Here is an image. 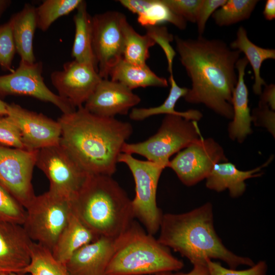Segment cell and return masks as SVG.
Listing matches in <instances>:
<instances>
[{"label": "cell", "instance_id": "23", "mask_svg": "<svg viewBox=\"0 0 275 275\" xmlns=\"http://www.w3.org/2000/svg\"><path fill=\"white\" fill-rule=\"evenodd\" d=\"M9 21L11 25L16 52L20 57V61L29 63L36 62L33 45L37 28L36 7L25 4Z\"/></svg>", "mask_w": 275, "mask_h": 275}, {"label": "cell", "instance_id": "13", "mask_svg": "<svg viewBox=\"0 0 275 275\" xmlns=\"http://www.w3.org/2000/svg\"><path fill=\"white\" fill-rule=\"evenodd\" d=\"M225 161L228 159L222 147L213 139L202 136L178 152L168 167L183 184L191 186L206 179L215 164Z\"/></svg>", "mask_w": 275, "mask_h": 275}, {"label": "cell", "instance_id": "39", "mask_svg": "<svg viewBox=\"0 0 275 275\" xmlns=\"http://www.w3.org/2000/svg\"><path fill=\"white\" fill-rule=\"evenodd\" d=\"M226 1L227 0H202L196 20L199 36H202L204 33L209 17Z\"/></svg>", "mask_w": 275, "mask_h": 275}, {"label": "cell", "instance_id": "44", "mask_svg": "<svg viewBox=\"0 0 275 275\" xmlns=\"http://www.w3.org/2000/svg\"><path fill=\"white\" fill-rule=\"evenodd\" d=\"M7 103L3 101L0 98V117L7 115Z\"/></svg>", "mask_w": 275, "mask_h": 275}, {"label": "cell", "instance_id": "41", "mask_svg": "<svg viewBox=\"0 0 275 275\" xmlns=\"http://www.w3.org/2000/svg\"><path fill=\"white\" fill-rule=\"evenodd\" d=\"M154 275H209L206 265H195L193 269L187 273H173L172 271H163Z\"/></svg>", "mask_w": 275, "mask_h": 275}, {"label": "cell", "instance_id": "18", "mask_svg": "<svg viewBox=\"0 0 275 275\" xmlns=\"http://www.w3.org/2000/svg\"><path fill=\"white\" fill-rule=\"evenodd\" d=\"M116 239L101 236L76 251L66 264L71 275H105Z\"/></svg>", "mask_w": 275, "mask_h": 275}, {"label": "cell", "instance_id": "12", "mask_svg": "<svg viewBox=\"0 0 275 275\" xmlns=\"http://www.w3.org/2000/svg\"><path fill=\"white\" fill-rule=\"evenodd\" d=\"M42 72L41 62L29 63L20 61L16 70L0 75V98L9 95L29 96L51 103L63 114L74 112L77 108L46 86Z\"/></svg>", "mask_w": 275, "mask_h": 275}, {"label": "cell", "instance_id": "4", "mask_svg": "<svg viewBox=\"0 0 275 275\" xmlns=\"http://www.w3.org/2000/svg\"><path fill=\"white\" fill-rule=\"evenodd\" d=\"M71 204L73 212L98 237L116 239L134 218L131 200L111 176L89 175Z\"/></svg>", "mask_w": 275, "mask_h": 275}, {"label": "cell", "instance_id": "5", "mask_svg": "<svg viewBox=\"0 0 275 275\" xmlns=\"http://www.w3.org/2000/svg\"><path fill=\"white\" fill-rule=\"evenodd\" d=\"M184 266L168 248L133 221L115 240L105 275H143L175 271Z\"/></svg>", "mask_w": 275, "mask_h": 275}, {"label": "cell", "instance_id": "17", "mask_svg": "<svg viewBox=\"0 0 275 275\" xmlns=\"http://www.w3.org/2000/svg\"><path fill=\"white\" fill-rule=\"evenodd\" d=\"M33 243L22 225L0 222V272L23 273Z\"/></svg>", "mask_w": 275, "mask_h": 275}, {"label": "cell", "instance_id": "1", "mask_svg": "<svg viewBox=\"0 0 275 275\" xmlns=\"http://www.w3.org/2000/svg\"><path fill=\"white\" fill-rule=\"evenodd\" d=\"M174 40L179 60L191 82L185 100L204 104L215 113L232 119V96L237 81L236 64L241 52L222 40L202 36L187 39L175 36Z\"/></svg>", "mask_w": 275, "mask_h": 275}, {"label": "cell", "instance_id": "20", "mask_svg": "<svg viewBox=\"0 0 275 275\" xmlns=\"http://www.w3.org/2000/svg\"><path fill=\"white\" fill-rule=\"evenodd\" d=\"M269 158L262 165L249 171H241L230 162H218L214 164L206 178V186L217 192L228 189L232 198L241 196L246 189L245 181L260 176L261 169L268 165L273 159Z\"/></svg>", "mask_w": 275, "mask_h": 275}, {"label": "cell", "instance_id": "15", "mask_svg": "<svg viewBox=\"0 0 275 275\" xmlns=\"http://www.w3.org/2000/svg\"><path fill=\"white\" fill-rule=\"evenodd\" d=\"M102 79L93 66L74 60L65 63L62 70L50 74L58 95L76 108L83 106Z\"/></svg>", "mask_w": 275, "mask_h": 275}, {"label": "cell", "instance_id": "34", "mask_svg": "<svg viewBox=\"0 0 275 275\" xmlns=\"http://www.w3.org/2000/svg\"><path fill=\"white\" fill-rule=\"evenodd\" d=\"M146 33L155 42L158 44L163 49L168 64V71L170 74H173V62L176 55V52L170 42L174 39V37L169 33L168 29L164 26H149L145 27Z\"/></svg>", "mask_w": 275, "mask_h": 275}, {"label": "cell", "instance_id": "42", "mask_svg": "<svg viewBox=\"0 0 275 275\" xmlns=\"http://www.w3.org/2000/svg\"><path fill=\"white\" fill-rule=\"evenodd\" d=\"M264 18L268 20L275 18V1L267 0L263 12Z\"/></svg>", "mask_w": 275, "mask_h": 275}, {"label": "cell", "instance_id": "14", "mask_svg": "<svg viewBox=\"0 0 275 275\" xmlns=\"http://www.w3.org/2000/svg\"><path fill=\"white\" fill-rule=\"evenodd\" d=\"M7 116L20 131L26 150L37 151L60 143L61 127L58 120L29 111L15 103H7Z\"/></svg>", "mask_w": 275, "mask_h": 275}, {"label": "cell", "instance_id": "9", "mask_svg": "<svg viewBox=\"0 0 275 275\" xmlns=\"http://www.w3.org/2000/svg\"><path fill=\"white\" fill-rule=\"evenodd\" d=\"M36 166L48 179V190L71 201L89 175L60 143L39 150Z\"/></svg>", "mask_w": 275, "mask_h": 275}, {"label": "cell", "instance_id": "30", "mask_svg": "<svg viewBox=\"0 0 275 275\" xmlns=\"http://www.w3.org/2000/svg\"><path fill=\"white\" fill-rule=\"evenodd\" d=\"M82 0H45L36 7L37 28L47 31L60 17L76 10Z\"/></svg>", "mask_w": 275, "mask_h": 275}, {"label": "cell", "instance_id": "28", "mask_svg": "<svg viewBox=\"0 0 275 275\" xmlns=\"http://www.w3.org/2000/svg\"><path fill=\"white\" fill-rule=\"evenodd\" d=\"M124 38L123 59L137 65H146L150 57L149 49L156 43L147 33L142 35L128 23L126 17L122 24Z\"/></svg>", "mask_w": 275, "mask_h": 275}, {"label": "cell", "instance_id": "40", "mask_svg": "<svg viewBox=\"0 0 275 275\" xmlns=\"http://www.w3.org/2000/svg\"><path fill=\"white\" fill-rule=\"evenodd\" d=\"M260 95L258 105H266L271 110H275V85L271 84L265 86Z\"/></svg>", "mask_w": 275, "mask_h": 275}, {"label": "cell", "instance_id": "22", "mask_svg": "<svg viewBox=\"0 0 275 275\" xmlns=\"http://www.w3.org/2000/svg\"><path fill=\"white\" fill-rule=\"evenodd\" d=\"M98 238L72 211L51 250L52 255L66 266L76 251Z\"/></svg>", "mask_w": 275, "mask_h": 275}, {"label": "cell", "instance_id": "29", "mask_svg": "<svg viewBox=\"0 0 275 275\" xmlns=\"http://www.w3.org/2000/svg\"><path fill=\"white\" fill-rule=\"evenodd\" d=\"M23 273H29L30 275H71L66 266L54 258L49 249L35 242L32 245L31 262Z\"/></svg>", "mask_w": 275, "mask_h": 275}, {"label": "cell", "instance_id": "31", "mask_svg": "<svg viewBox=\"0 0 275 275\" xmlns=\"http://www.w3.org/2000/svg\"><path fill=\"white\" fill-rule=\"evenodd\" d=\"M259 1L228 0L211 15L215 23L227 26L249 19Z\"/></svg>", "mask_w": 275, "mask_h": 275}, {"label": "cell", "instance_id": "8", "mask_svg": "<svg viewBox=\"0 0 275 275\" xmlns=\"http://www.w3.org/2000/svg\"><path fill=\"white\" fill-rule=\"evenodd\" d=\"M118 162L127 165L135 182V196L131 200L134 217L142 223L148 233L153 235L159 230L163 215L157 205L156 192L160 176L166 168L125 153L120 154Z\"/></svg>", "mask_w": 275, "mask_h": 275}, {"label": "cell", "instance_id": "26", "mask_svg": "<svg viewBox=\"0 0 275 275\" xmlns=\"http://www.w3.org/2000/svg\"><path fill=\"white\" fill-rule=\"evenodd\" d=\"M171 88L169 95L164 102L156 107L148 108H133L129 113L130 119L139 121H143L153 116L166 114L180 116L185 119L198 122L202 117V113L195 109H189L185 112H178L175 107L177 102L186 94L188 88L179 86L173 76L170 74L169 78Z\"/></svg>", "mask_w": 275, "mask_h": 275}, {"label": "cell", "instance_id": "36", "mask_svg": "<svg viewBox=\"0 0 275 275\" xmlns=\"http://www.w3.org/2000/svg\"><path fill=\"white\" fill-rule=\"evenodd\" d=\"M206 266L209 275H266L267 269V264L264 261H260L250 268L242 270L226 268L211 259L206 261Z\"/></svg>", "mask_w": 275, "mask_h": 275}, {"label": "cell", "instance_id": "19", "mask_svg": "<svg viewBox=\"0 0 275 275\" xmlns=\"http://www.w3.org/2000/svg\"><path fill=\"white\" fill-rule=\"evenodd\" d=\"M248 63L244 57L239 58L236 64L237 81L231 100L233 116L228 127L229 138L240 143L252 132V120L249 107V91L244 80L245 70Z\"/></svg>", "mask_w": 275, "mask_h": 275}, {"label": "cell", "instance_id": "2", "mask_svg": "<svg viewBox=\"0 0 275 275\" xmlns=\"http://www.w3.org/2000/svg\"><path fill=\"white\" fill-rule=\"evenodd\" d=\"M60 143L89 175L112 176L123 145L133 132L131 124L95 115L84 106L63 114Z\"/></svg>", "mask_w": 275, "mask_h": 275}, {"label": "cell", "instance_id": "38", "mask_svg": "<svg viewBox=\"0 0 275 275\" xmlns=\"http://www.w3.org/2000/svg\"><path fill=\"white\" fill-rule=\"evenodd\" d=\"M252 122L256 126L265 127L274 138L275 112L266 105H258L251 114Z\"/></svg>", "mask_w": 275, "mask_h": 275}, {"label": "cell", "instance_id": "43", "mask_svg": "<svg viewBox=\"0 0 275 275\" xmlns=\"http://www.w3.org/2000/svg\"><path fill=\"white\" fill-rule=\"evenodd\" d=\"M10 1L0 0V17H1L4 12L10 6Z\"/></svg>", "mask_w": 275, "mask_h": 275}, {"label": "cell", "instance_id": "21", "mask_svg": "<svg viewBox=\"0 0 275 275\" xmlns=\"http://www.w3.org/2000/svg\"><path fill=\"white\" fill-rule=\"evenodd\" d=\"M121 5L138 15L142 26L158 25L164 22L174 25L181 30L186 28V21L174 13L163 0H120Z\"/></svg>", "mask_w": 275, "mask_h": 275}, {"label": "cell", "instance_id": "3", "mask_svg": "<svg viewBox=\"0 0 275 275\" xmlns=\"http://www.w3.org/2000/svg\"><path fill=\"white\" fill-rule=\"evenodd\" d=\"M213 224V207L209 202L185 213L164 214L157 240L187 258L193 265H206V261L212 259L224 261L232 269L254 265L250 258L237 255L224 245Z\"/></svg>", "mask_w": 275, "mask_h": 275}, {"label": "cell", "instance_id": "27", "mask_svg": "<svg viewBox=\"0 0 275 275\" xmlns=\"http://www.w3.org/2000/svg\"><path fill=\"white\" fill-rule=\"evenodd\" d=\"M230 47L244 53L245 57L251 64L254 73L253 92L256 95H260L262 86L267 85L260 74L262 64L265 60L275 59V50L262 48L255 45L249 39L246 31L242 26L238 28L236 38L231 43Z\"/></svg>", "mask_w": 275, "mask_h": 275}, {"label": "cell", "instance_id": "11", "mask_svg": "<svg viewBox=\"0 0 275 275\" xmlns=\"http://www.w3.org/2000/svg\"><path fill=\"white\" fill-rule=\"evenodd\" d=\"M125 18L124 14L117 11H107L92 17V46L102 78L108 79L111 69L123 58L122 24Z\"/></svg>", "mask_w": 275, "mask_h": 275}, {"label": "cell", "instance_id": "35", "mask_svg": "<svg viewBox=\"0 0 275 275\" xmlns=\"http://www.w3.org/2000/svg\"><path fill=\"white\" fill-rule=\"evenodd\" d=\"M0 144L26 150L19 128L8 116L0 117Z\"/></svg>", "mask_w": 275, "mask_h": 275}, {"label": "cell", "instance_id": "6", "mask_svg": "<svg viewBox=\"0 0 275 275\" xmlns=\"http://www.w3.org/2000/svg\"><path fill=\"white\" fill-rule=\"evenodd\" d=\"M201 137L197 121L180 116L167 115L155 134L143 142H126L121 153L139 154L167 168L171 156Z\"/></svg>", "mask_w": 275, "mask_h": 275}, {"label": "cell", "instance_id": "32", "mask_svg": "<svg viewBox=\"0 0 275 275\" xmlns=\"http://www.w3.org/2000/svg\"><path fill=\"white\" fill-rule=\"evenodd\" d=\"M25 215V209L0 186V222L23 225Z\"/></svg>", "mask_w": 275, "mask_h": 275}, {"label": "cell", "instance_id": "7", "mask_svg": "<svg viewBox=\"0 0 275 275\" xmlns=\"http://www.w3.org/2000/svg\"><path fill=\"white\" fill-rule=\"evenodd\" d=\"M25 210L27 234L51 251L72 212L71 201L48 190L36 195Z\"/></svg>", "mask_w": 275, "mask_h": 275}, {"label": "cell", "instance_id": "10", "mask_svg": "<svg viewBox=\"0 0 275 275\" xmlns=\"http://www.w3.org/2000/svg\"><path fill=\"white\" fill-rule=\"evenodd\" d=\"M38 151L0 144V186L25 209L36 196L32 180Z\"/></svg>", "mask_w": 275, "mask_h": 275}, {"label": "cell", "instance_id": "16", "mask_svg": "<svg viewBox=\"0 0 275 275\" xmlns=\"http://www.w3.org/2000/svg\"><path fill=\"white\" fill-rule=\"evenodd\" d=\"M141 101L138 95L122 84L102 78L83 106L95 115L115 118L117 115H127Z\"/></svg>", "mask_w": 275, "mask_h": 275}, {"label": "cell", "instance_id": "33", "mask_svg": "<svg viewBox=\"0 0 275 275\" xmlns=\"http://www.w3.org/2000/svg\"><path fill=\"white\" fill-rule=\"evenodd\" d=\"M16 52L9 21L0 25V66L12 72V61Z\"/></svg>", "mask_w": 275, "mask_h": 275}, {"label": "cell", "instance_id": "25", "mask_svg": "<svg viewBox=\"0 0 275 275\" xmlns=\"http://www.w3.org/2000/svg\"><path fill=\"white\" fill-rule=\"evenodd\" d=\"M73 17L75 34L71 50L74 60L93 66L98 72V63L92 46V16L87 11V4L82 1Z\"/></svg>", "mask_w": 275, "mask_h": 275}, {"label": "cell", "instance_id": "37", "mask_svg": "<svg viewBox=\"0 0 275 275\" xmlns=\"http://www.w3.org/2000/svg\"><path fill=\"white\" fill-rule=\"evenodd\" d=\"M176 14L186 21L196 23L198 9L202 0H163Z\"/></svg>", "mask_w": 275, "mask_h": 275}, {"label": "cell", "instance_id": "24", "mask_svg": "<svg viewBox=\"0 0 275 275\" xmlns=\"http://www.w3.org/2000/svg\"><path fill=\"white\" fill-rule=\"evenodd\" d=\"M119 82L129 89L148 87L165 88L168 86L166 78L156 74L146 65H137L123 58L109 71L108 78Z\"/></svg>", "mask_w": 275, "mask_h": 275}, {"label": "cell", "instance_id": "45", "mask_svg": "<svg viewBox=\"0 0 275 275\" xmlns=\"http://www.w3.org/2000/svg\"><path fill=\"white\" fill-rule=\"evenodd\" d=\"M0 275H30L29 274L17 273H7L0 272Z\"/></svg>", "mask_w": 275, "mask_h": 275}]
</instances>
